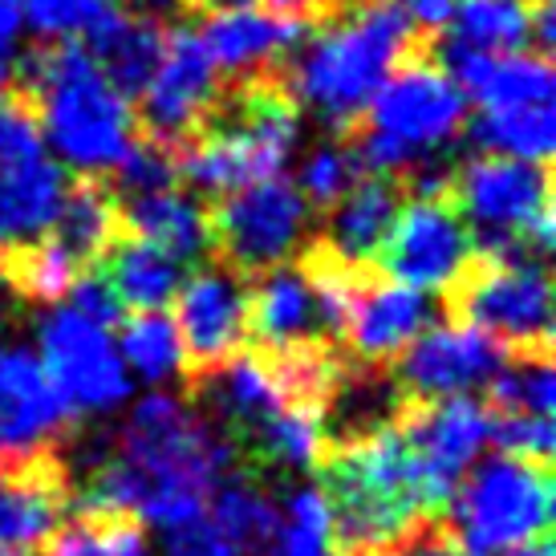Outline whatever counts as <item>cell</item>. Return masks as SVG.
I'll use <instances>...</instances> for the list:
<instances>
[{"label": "cell", "instance_id": "obj_31", "mask_svg": "<svg viewBox=\"0 0 556 556\" xmlns=\"http://www.w3.org/2000/svg\"><path fill=\"white\" fill-rule=\"evenodd\" d=\"M53 240L86 268L106 252L118 236H123V219H118V200L93 179H81L78 187H65L62 212L53 224Z\"/></svg>", "mask_w": 556, "mask_h": 556}, {"label": "cell", "instance_id": "obj_5", "mask_svg": "<svg viewBox=\"0 0 556 556\" xmlns=\"http://www.w3.org/2000/svg\"><path fill=\"white\" fill-rule=\"evenodd\" d=\"M301 139V110L277 78H248L232 98H219L216 110L187 142L175 147L179 179L228 195L236 187L277 179L293 159Z\"/></svg>", "mask_w": 556, "mask_h": 556}, {"label": "cell", "instance_id": "obj_11", "mask_svg": "<svg viewBox=\"0 0 556 556\" xmlns=\"http://www.w3.org/2000/svg\"><path fill=\"white\" fill-rule=\"evenodd\" d=\"M37 341H41L37 357L70 418L110 415L130 399V374H126L110 329L86 321L58 301L41 317Z\"/></svg>", "mask_w": 556, "mask_h": 556}, {"label": "cell", "instance_id": "obj_47", "mask_svg": "<svg viewBox=\"0 0 556 556\" xmlns=\"http://www.w3.org/2000/svg\"><path fill=\"white\" fill-rule=\"evenodd\" d=\"M126 4H135V9H142V13H170V9H179L184 0H126Z\"/></svg>", "mask_w": 556, "mask_h": 556}, {"label": "cell", "instance_id": "obj_34", "mask_svg": "<svg viewBox=\"0 0 556 556\" xmlns=\"http://www.w3.org/2000/svg\"><path fill=\"white\" fill-rule=\"evenodd\" d=\"M264 556H341L333 544V511L321 488H301L285 500L280 528Z\"/></svg>", "mask_w": 556, "mask_h": 556}, {"label": "cell", "instance_id": "obj_12", "mask_svg": "<svg viewBox=\"0 0 556 556\" xmlns=\"http://www.w3.org/2000/svg\"><path fill=\"white\" fill-rule=\"evenodd\" d=\"M207 224L212 248L232 273H268L296 252L309 224V203L301 200V191L289 179L277 175L228 191L207 212Z\"/></svg>", "mask_w": 556, "mask_h": 556}, {"label": "cell", "instance_id": "obj_38", "mask_svg": "<svg viewBox=\"0 0 556 556\" xmlns=\"http://www.w3.org/2000/svg\"><path fill=\"white\" fill-rule=\"evenodd\" d=\"M114 9V0H21V21L41 41H78Z\"/></svg>", "mask_w": 556, "mask_h": 556}, {"label": "cell", "instance_id": "obj_23", "mask_svg": "<svg viewBox=\"0 0 556 556\" xmlns=\"http://www.w3.org/2000/svg\"><path fill=\"white\" fill-rule=\"evenodd\" d=\"M248 333L261 341L264 354H285L301 345H333L325 338L317 293L305 264H277L261 273L248 293Z\"/></svg>", "mask_w": 556, "mask_h": 556}, {"label": "cell", "instance_id": "obj_4", "mask_svg": "<svg viewBox=\"0 0 556 556\" xmlns=\"http://www.w3.org/2000/svg\"><path fill=\"white\" fill-rule=\"evenodd\" d=\"M317 471L333 511V541L345 556H378L431 520L434 500L399 422L350 443H333Z\"/></svg>", "mask_w": 556, "mask_h": 556}, {"label": "cell", "instance_id": "obj_14", "mask_svg": "<svg viewBox=\"0 0 556 556\" xmlns=\"http://www.w3.org/2000/svg\"><path fill=\"white\" fill-rule=\"evenodd\" d=\"M58 390L37 350L21 341L0 345V471H29L53 464V447L65 434Z\"/></svg>", "mask_w": 556, "mask_h": 556}, {"label": "cell", "instance_id": "obj_41", "mask_svg": "<svg viewBox=\"0 0 556 556\" xmlns=\"http://www.w3.org/2000/svg\"><path fill=\"white\" fill-rule=\"evenodd\" d=\"M163 553L167 556H248L207 511H200L195 520H187V525H179V528H167V532H163Z\"/></svg>", "mask_w": 556, "mask_h": 556}, {"label": "cell", "instance_id": "obj_24", "mask_svg": "<svg viewBox=\"0 0 556 556\" xmlns=\"http://www.w3.org/2000/svg\"><path fill=\"white\" fill-rule=\"evenodd\" d=\"M536 41V0H459L439 58H508Z\"/></svg>", "mask_w": 556, "mask_h": 556}, {"label": "cell", "instance_id": "obj_29", "mask_svg": "<svg viewBox=\"0 0 556 556\" xmlns=\"http://www.w3.org/2000/svg\"><path fill=\"white\" fill-rule=\"evenodd\" d=\"M65 511L62 471L53 464L0 471V548H33L49 541Z\"/></svg>", "mask_w": 556, "mask_h": 556}, {"label": "cell", "instance_id": "obj_3", "mask_svg": "<svg viewBox=\"0 0 556 556\" xmlns=\"http://www.w3.org/2000/svg\"><path fill=\"white\" fill-rule=\"evenodd\" d=\"M16 81L29 98L37 130L58 163L102 175L126 159L139 142V118L130 98L110 86L81 46H49L33 58H21Z\"/></svg>", "mask_w": 556, "mask_h": 556}, {"label": "cell", "instance_id": "obj_28", "mask_svg": "<svg viewBox=\"0 0 556 556\" xmlns=\"http://www.w3.org/2000/svg\"><path fill=\"white\" fill-rule=\"evenodd\" d=\"M118 219H123V228H130V236L163 248L184 264L212 248L207 207L195 195H184L175 187L135 195V200H118Z\"/></svg>", "mask_w": 556, "mask_h": 556}, {"label": "cell", "instance_id": "obj_20", "mask_svg": "<svg viewBox=\"0 0 556 556\" xmlns=\"http://www.w3.org/2000/svg\"><path fill=\"white\" fill-rule=\"evenodd\" d=\"M305 33H309L305 21L273 13V9L248 0V4H232V9L207 13L200 37L219 74L264 78L285 58H293V49L305 41Z\"/></svg>", "mask_w": 556, "mask_h": 556}, {"label": "cell", "instance_id": "obj_18", "mask_svg": "<svg viewBox=\"0 0 556 556\" xmlns=\"http://www.w3.org/2000/svg\"><path fill=\"white\" fill-rule=\"evenodd\" d=\"M179 341L191 378L224 366L248 338V285L232 268H200L179 285Z\"/></svg>", "mask_w": 556, "mask_h": 556}, {"label": "cell", "instance_id": "obj_9", "mask_svg": "<svg viewBox=\"0 0 556 556\" xmlns=\"http://www.w3.org/2000/svg\"><path fill=\"white\" fill-rule=\"evenodd\" d=\"M451 536L467 556L511 553L544 541L553 528V476L544 464L492 455L471 464L451 492Z\"/></svg>", "mask_w": 556, "mask_h": 556}, {"label": "cell", "instance_id": "obj_27", "mask_svg": "<svg viewBox=\"0 0 556 556\" xmlns=\"http://www.w3.org/2000/svg\"><path fill=\"white\" fill-rule=\"evenodd\" d=\"M98 277L110 285L118 305H130L135 313L167 309L179 285H184V261L170 252L147 244L139 236H118L114 244L98 256Z\"/></svg>", "mask_w": 556, "mask_h": 556}, {"label": "cell", "instance_id": "obj_39", "mask_svg": "<svg viewBox=\"0 0 556 556\" xmlns=\"http://www.w3.org/2000/svg\"><path fill=\"white\" fill-rule=\"evenodd\" d=\"M118 184H114V200H135V195H151V191H167L175 187L179 170H175V151L159 147V142H135L126 159L114 167Z\"/></svg>", "mask_w": 556, "mask_h": 556}, {"label": "cell", "instance_id": "obj_17", "mask_svg": "<svg viewBox=\"0 0 556 556\" xmlns=\"http://www.w3.org/2000/svg\"><path fill=\"white\" fill-rule=\"evenodd\" d=\"M504 362H508V350L488 333H479L476 325L443 321L402 350L394 382L410 402L459 399L488 387Z\"/></svg>", "mask_w": 556, "mask_h": 556}, {"label": "cell", "instance_id": "obj_7", "mask_svg": "<svg viewBox=\"0 0 556 556\" xmlns=\"http://www.w3.org/2000/svg\"><path fill=\"white\" fill-rule=\"evenodd\" d=\"M439 70L476 98L471 139L488 155L548 163L556 142V78L548 53L439 58Z\"/></svg>", "mask_w": 556, "mask_h": 556}, {"label": "cell", "instance_id": "obj_45", "mask_svg": "<svg viewBox=\"0 0 556 556\" xmlns=\"http://www.w3.org/2000/svg\"><path fill=\"white\" fill-rule=\"evenodd\" d=\"M415 29H443L459 0H390Z\"/></svg>", "mask_w": 556, "mask_h": 556}, {"label": "cell", "instance_id": "obj_1", "mask_svg": "<svg viewBox=\"0 0 556 556\" xmlns=\"http://www.w3.org/2000/svg\"><path fill=\"white\" fill-rule=\"evenodd\" d=\"M236 455L232 439L207 427L184 399L151 390L130 406L110 451L93 459L78 508L167 532L207 508L219 479L236 471Z\"/></svg>", "mask_w": 556, "mask_h": 556}, {"label": "cell", "instance_id": "obj_21", "mask_svg": "<svg viewBox=\"0 0 556 556\" xmlns=\"http://www.w3.org/2000/svg\"><path fill=\"white\" fill-rule=\"evenodd\" d=\"M65 167L49 147L0 155V252H21L53 232L65 200Z\"/></svg>", "mask_w": 556, "mask_h": 556}, {"label": "cell", "instance_id": "obj_6", "mask_svg": "<svg viewBox=\"0 0 556 556\" xmlns=\"http://www.w3.org/2000/svg\"><path fill=\"white\" fill-rule=\"evenodd\" d=\"M354 159L366 175H394L434 159L459 139L467 123V93L439 70V62L410 58L390 74L357 118Z\"/></svg>", "mask_w": 556, "mask_h": 556}, {"label": "cell", "instance_id": "obj_30", "mask_svg": "<svg viewBox=\"0 0 556 556\" xmlns=\"http://www.w3.org/2000/svg\"><path fill=\"white\" fill-rule=\"evenodd\" d=\"M207 516L232 536L248 556H264L280 528V504L252 471H228L207 500Z\"/></svg>", "mask_w": 556, "mask_h": 556}, {"label": "cell", "instance_id": "obj_33", "mask_svg": "<svg viewBox=\"0 0 556 556\" xmlns=\"http://www.w3.org/2000/svg\"><path fill=\"white\" fill-rule=\"evenodd\" d=\"M492 410H516V415H544L553 418L556 378H553V350H520L508 354L492 382Z\"/></svg>", "mask_w": 556, "mask_h": 556}, {"label": "cell", "instance_id": "obj_36", "mask_svg": "<svg viewBox=\"0 0 556 556\" xmlns=\"http://www.w3.org/2000/svg\"><path fill=\"white\" fill-rule=\"evenodd\" d=\"M46 556H151V544L126 516H81L53 532Z\"/></svg>", "mask_w": 556, "mask_h": 556}, {"label": "cell", "instance_id": "obj_49", "mask_svg": "<svg viewBox=\"0 0 556 556\" xmlns=\"http://www.w3.org/2000/svg\"><path fill=\"white\" fill-rule=\"evenodd\" d=\"M0 556H33L29 548H0Z\"/></svg>", "mask_w": 556, "mask_h": 556}, {"label": "cell", "instance_id": "obj_40", "mask_svg": "<svg viewBox=\"0 0 556 556\" xmlns=\"http://www.w3.org/2000/svg\"><path fill=\"white\" fill-rule=\"evenodd\" d=\"M492 443L500 447V455H516V459L548 467V459H553V451H556L553 418L492 410Z\"/></svg>", "mask_w": 556, "mask_h": 556}, {"label": "cell", "instance_id": "obj_16", "mask_svg": "<svg viewBox=\"0 0 556 556\" xmlns=\"http://www.w3.org/2000/svg\"><path fill=\"white\" fill-rule=\"evenodd\" d=\"M142 98V126L147 139L175 151L203 126V118L219 102V70L203 46L200 29H175L163 41L155 74Z\"/></svg>", "mask_w": 556, "mask_h": 556}, {"label": "cell", "instance_id": "obj_19", "mask_svg": "<svg viewBox=\"0 0 556 556\" xmlns=\"http://www.w3.org/2000/svg\"><path fill=\"white\" fill-rule=\"evenodd\" d=\"M434 296L390 277H357L341 341L362 366H387L434 325Z\"/></svg>", "mask_w": 556, "mask_h": 556}, {"label": "cell", "instance_id": "obj_8", "mask_svg": "<svg viewBox=\"0 0 556 556\" xmlns=\"http://www.w3.org/2000/svg\"><path fill=\"white\" fill-rule=\"evenodd\" d=\"M451 203L464 216L476 256L544 261L553 252V184L548 163L479 155L451 175Z\"/></svg>", "mask_w": 556, "mask_h": 556}, {"label": "cell", "instance_id": "obj_10", "mask_svg": "<svg viewBox=\"0 0 556 556\" xmlns=\"http://www.w3.org/2000/svg\"><path fill=\"white\" fill-rule=\"evenodd\" d=\"M447 305L504 350H553V277L544 261L476 256Z\"/></svg>", "mask_w": 556, "mask_h": 556}, {"label": "cell", "instance_id": "obj_35", "mask_svg": "<svg viewBox=\"0 0 556 556\" xmlns=\"http://www.w3.org/2000/svg\"><path fill=\"white\" fill-rule=\"evenodd\" d=\"M86 268H81L70 252H65L53 236L46 240H37V244L21 248L9 256V268H4V280L13 285L21 296H33V301H62L65 289L81 277Z\"/></svg>", "mask_w": 556, "mask_h": 556}, {"label": "cell", "instance_id": "obj_37", "mask_svg": "<svg viewBox=\"0 0 556 556\" xmlns=\"http://www.w3.org/2000/svg\"><path fill=\"white\" fill-rule=\"evenodd\" d=\"M362 175H366V170L357 167L354 147H350V142H321V147H313L309 155H305L301 175H296L293 187L301 191V200L305 203L329 212V207H333Z\"/></svg>", "mask_w": 556, "mask_h": 556}, {"label": "cell", "instance_id": "obj_15", "mask_svg": "<svg viewBox=\"0 0 556 556\" xmlns=\"http://www.w3.org/2000/svg\"><path fill=\"white\" fill-rule=\"evenodd\" d=\"M399 431L415 455L422 483L431 492L434 508H443L459 479L471 471L479 451L492 443V406L459 394L439 402H410L402 406Z\"/></svg>", "mask_w": 556, "mask_h": 556}, {"label": "cell", "instance_id": "obj_48", "mask_svg": "<svg viewBox=\"0 0 556 556\" xmlns=\"http://www.w3.org/2000/svg\"><path fill=\"white\" fill-rule=\"evenodd\" d=\"M508 556H553V544L544 536V541H532V544H525V548H511Z\"/></svg>", "mask_w": 556, "mask_h": 556}, {"label": "cell", "instance_id": "obj_43", "mask_svg": "<svg viewBox=\"0 0 556 556\" xmlns=\"http://www.w3.org/2000/svg\"><path fill=\"white\" fill-rule=\"evenodd\" d=\"M21 0H0V102L16 86V65H21Z\"/></svg>", "mask_w": 556, "mask_h": 556}, {"label": "cell", "instance_id": "obj_50", "mask_svg": "<svg viewBox=\"0 0 556 556\" xmlns=\"http://www.w3.org/2000/svg\"><path fill=\"white\" fill-rule=\"evenodd\" d=\"M0 289H9V280H4V268H0Z\"/></svg>", "mask_w": 556, "mask_h": 556}, {"label": "cell", "instance_id": "obj_32", "mask_svg": "<svg viewBox=\"0 0 556 556\" xmlns=\"http://www.w3.org/2000/svg\"><path fill=\"white\" fill-rule=\"evenodd\" d=\"M114 345L123 354L126 374H139L147 387H167L170 378L184 374V341H179L175 317H167L163 309L135 313L118 329Z\"/></svg>", "mask_w": 556, "mask_h": 556}, {"label": "cell", "instance_id": "obj_26", "mask_svg": "<svg viewBox=\"0 0 556 556\" xmlns=\"http://www.w3.org/2000/svg\"><path fill=\"white\" fill-rule=\"evenodd\" d=\"M402 191L387 175H362L333 207L325 224V248L350 268H366L378 256L390 224L399 216Z\"/></svg>", "mask_w": 556, "mask_h": 556}, {"label": "cell", "instance_id": "obj_42", "mask_svg": "<svg viewBox=\"0 0 556 556\" xmlns=\"http://www.w3.org/2000/svg\"><path fill=\"white\" fill-rule=\"evenodd\" d=\"M65 309H74L78 317L86 321L102 325V329H114V325L123 321V305H118V296L110 293V285L98 273H81L62 296Z\"/></svg>", "mask_w": 556, "mask_h": 556}, {"label": "cell", "instance_id": "obj_25", "mask_svg": "<svg viewBox=\"0 0 556 556\" xmlns=\"http://www.w3.org/2000/svg\"><path fill=\"white\" fill-rule=\"evenodd\" d=\"M86 53L93 58V65L110 78V86L126 98H139L147 90V81L155 74L159 58H163V41L167 33L155 16L147 13H118L110 9L86 37Z\"/></svg>", "mask_w": 556, "mask_h": 556}, {"label": "cell", "instance_id": "obj_2", "mask_svg": "<svg viewBox=\"0 0 556 556\" xmlns=\"http://www.w3.org/2000/svg\"><path fill=\"white\" fill-rule=\"evenodd\" d=\"M410 49L415 25L390 0H350L317 33H305L280 86L296 110L345 130L366 114L378 86L406 62Z\"/></svg>", "mask_w": 556, "mask_h": 556}, {"label": "cell", "instance_id": "obj_22", "mask_svg": "<svg viewBox=\"0 0 556 556\" xmlns=\"http://www.w3.org/2000/svg\"><path fill=\"white\" fill-rule=\"evenodd\" d=\"M191 382H195V394H203V402L216 410L219 431L240 447H248L285 406H293L268 354H232L224 366L200 374Z\"/></svg>", "mask_w": 556, "mask_h": 556}, {"label": "cell", "instance_id": "obj_44", "mask_svg": "<svg viewBox=\"0 0 556 556\" xmlns=\"http://www.w3.org/2000/svg\"><path fill=\"white\" fill-rule=\"evenodd\" d=\"M378 556H459V544H455V536H451L447 528L422 520L410 536H402L399 544L382 548Z\"/></svg>", "mask_w": 556, "mask_h": 556}, {"label": "cell", "instance_id": "obj_46", "mask_svg": "<svg viewBox=\"0 0 556 556\" xmlns=\"http://www.w3.org/2000/svg\"><path fill=\"white\" fill-rule=\"evenodd\" d=\"M345 4H350V0H264V9L296 16V21H305V16H321V13H341Z\"/></svg>", "mask_w": 556, "mask_h": 556}, {"label": "cell", "instance_id": "obj_13", "mask_svg": "<svg viewBox=\"0 0 556 556\" xmlns=\"http://www.w3.org/2000/svg\"><path fill=\"white\" fill-rule=\"evenodd\" d=\"M476 261V244L451 195L410 200L399 207L374 264L390 280H402L422 293H451Z\"/></svg>", "mask_w": 556, "mask_h": 556}]
</instances>
